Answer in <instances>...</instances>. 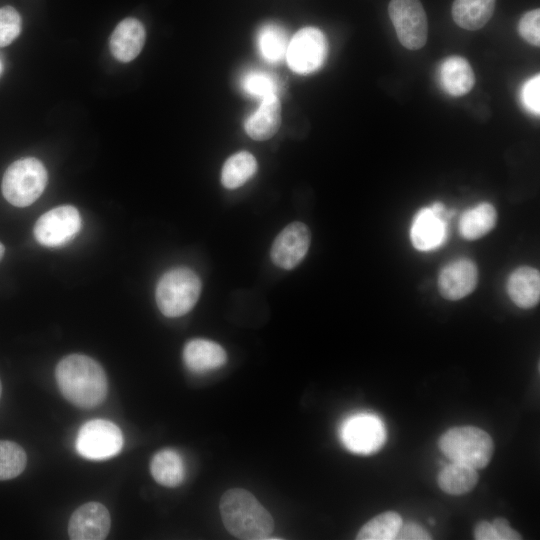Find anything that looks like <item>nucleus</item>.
I'll use <instances>...</instances> for the list:
<instances>
[{
  "label": "nucleus",
  "instance_id": "f257e3e1",
  "mask_svg": "<svg viewBox=\"0 0 540 540\" xmlns=\"http://www.w3.org/2000/svg\"><path fill=\"white\" fill-rule=\"evenodd\" d=\"M55 377L62 395L78 407H96L107 396L106 373L102 366L89 356H65L56 366Z\"/></svg>",
  "mask_w": 540,
  "mask_h": 540
},
{
  "label": "nucleus",
  "instance_id": "f03ea898",
  "mask_svg": "<svg viewBox=\"0 0 540 540\" xmlns=\"http://www.w3.org/2000/svg\"><path fill=\"white\" fill-rule=\"evenodd\" d=\"M219 508L223 524L233 536L243 540L269 539L274 528L273 518L249 491L227 490Z\"/></svg>",
  "mask_w": 540,
  "mask_h": 540
},
{
  "label": "nucleus",
  "instance_id": "7ed1b4c3",
  "mask_svg": "<svg viewBox=\"0 0 540 540\" xmlns=\"http://www.w3.org/2000/svg\"><path fill=\"white\" fill-rule=\"evenodd\" d=\"M441 452L454 463L476 470L488 465L494 451L491 436L478 427L458 426L447 430L439 438Z\"/></svg>",
  "mask_w": 540,
  "mask_h": 540
},
{
  "label": "nucleus",
  "instance_id": "20e7f679",
  "mask_svg": "<svg viewBox=\"0 0 540 540\" xmlns=\"http://www.w3.org/2000/svg\"><path fill=\"white\" fill-rule=\"evenodd\" d=\"M198 275L188 267H175L165 272L156 286V303L167 317H179L188 313L201 293Z\"/></svg>",
  "mask_w": 540,
  "mask_h": 540
},
{
  "label": "nucleus",
  "instance_id": "39448f33",
  "mask_svg": "<svg viewBox=\"0 0 540 540\" xmlns=\"http://www.w3.org/2000/svg\"><path fill=\"white\" fill-rule=\"evenodd\" d=\"M48 180L43 163L34 157L13 162L2 178V194L13 206L26 207L43 193Z\"/></svg>",
  "mask_w": 540,
  "mask_h": 540
},
{
  "label": "nucleus",
  "instance_id": "423d86ee",
  "mask_svg": "<svg viewBox=\"0 0 540 540\" xmlns=\"http://www.w3.org/2000/svg\"><path fill=\"white\" fill-rule=\"evenodd\" d=\"M453 215L454 211L447 210L440 201L418 210L410 226L412 246L421 252L433 251L443 246L448 239L449 220Z\"/></svg>",
  "mask_w": 540,
  "mask_h": 540
},
{
  "label": "nucleus",
  "instance_id": "0eeeda50",
  "mask_svg": "<svg viewBox=\"0 0 540 540\" xmlns=\"http://www.w3.org/2000/svg\"><path fill=\"white\" fill-rule=\"evenodd\" d=\"M339 435L346 449L359 455L376 453L386 441L383 421L371 413H357L347 417L340 426Z\"/></svg>",
  "mask_w": 540,
  "mask_h": 540
},
{
  "label": "nucleus",
  "instance_id": "6e6552de",
  "mask_svg": "<svg viewBox=\"0 0 540 540\" xmlns=\"http://www.w3.org/2000/svg\"><path fill=\"white\" fill-rule=\"evenodd\" d=\"M328 42L323 32L315 27H304L289 40L285 59L297 74L319 70L326 61Z\"/></svg>",
  "mask_w": 540,
  "mask_h": 540
},
{
  "label": "nucleus",
  "instance_id": "1a4fd4ad",
  "mask_svg": "<svg viewBox=\"0 0 540 540\" xmlns=\"http://www.w3.org/2000/svg\"><path fill=\"white\" fill-rule=\"evenodd\" d=\"M77 452L88 459L103 460L116 455L123 446V435L117 425L105 419H94L81 426L75 442Z\"/></svg>",
  "mask_w": 540,
  "mask_h": 540
},
{
  "label": "nucleus",
  "instance_id": "9d476101",
  "mask_svg": "<svg viewBox=\"0 0 540 540\" xmlns=\"http://www.w3.org/2000/svg\"><path fill=\"white\" fill-rule=\"evenodd\" d=\"M388 13L398 40L405 48L418 50L425 45L428 23L419 0H391Z\"/></svg>",
  "mask_w": 540,
  "mask_h": 540
},
{
  "label": "nucleus",
  "instance_id": "9b49d317",
  "mask_svg": "<svg viewBox=\"0 0 540 540\" xmlns=\"http://www.w3.org/2000/svg\"><path fill=\"white\" fill-rule=\"evenodd\" d=\"M79 211L71 205H62L42 214L34 225L36 241L46 247H61L69 243L81 229Z\"/></svg>",
  "mask_w": 540,
  "mask_h": 540
},
{
  "label": "nucleus",
  "instance_id": "f8f14e48",
  "mask_svg": "<svg viewBox=\"0 0 540 540\" xmlns=\"http://www.w3.org/2000/svg\"><path fill=\"white\" fill-rule=\"evenodd\" d=\"M479 271L468 257L448 262L438 276V290L446 300L457 301L471 294L477 287Z\"/></svg>",
  "mask_w": 540,
  "mask_h": 540
},
{
  "label": "nucleus",
  "instance_id": "ddd939ff",
  "mask_svg": "<svg viewBox=\"0 0 540 540\" xmlns=\"http://www.w3.org/2000/svg\"><path fill=\"white\" fill-rule=\"evenodd\" d=\"M310 241V231L304 223H290L272 244L270 254L273 263L286 270L296 267L307 254Z\"/></svg>",
  "mask_w": 540,
  "mask_h": 540
},
{
  "label": "nucleus",
  "instance_id": "4468645a",
  "mask_svg": "<svg viewBox=\"0 0 540 540\" xmlns=\"http://www.w3.org/2000/svg\"><path fill=\"white\" fill-rule=\"evenodd\" d=\"M110 526L107 508L98 502H88L71 515L68 534L72 540H102L108 535Z\"/></svg>",
  "mask_w": 540,
  "mask_h": 540
},
{
  "label": "nucleus",
  "instance_id": "2eb2a0df",
  "mask_svg": "<svg viewBox=\"0 0 540 540\" xmlns=\"http://www.w3.org/2000/svg\"><path fill=\"white\" fill-rule=\"evenodd\" d=\"M145 38L143 24L136 18H125L119 22L110 36V51L118 61L130 62L141 52Z\"/></svg>",
  "mask_w": 540,
  "mask_h": 540
},
{
  "label": "nucleus",
  "instance_id": "dca6fc26",
  "mask_svg": "<svg viewBox=\"0 0 540 540\" xmlns=\"http://www.w3.org/2000/svg\"><path fill=\"white\" fill-rule=\"evenodd\" d=\"M506 290L511 301L522 309L535 307L540 300V273L538 269L523 265L509 275Z\"/></svg>",
  "mask_w": 540,
  "mask_h": 540
},
{
  "label": "nucleus",
  "instance_id": "f3484780",
  "mask_svg": "<svg viewBox=\"0 0 540 540\" xmlns=\"http://www.w3.org/2000/svg\"><path fill=\"white\" fill-rule=\"evenodd\" d=\"M281 123V104L278 95L261 99L259 107L246 119L244 128L249 137L262 141L271 138Z\"/></svg>",
  "mask_w": 540,
  "mask_h": 540
},
{
  "label": "nucleus",
  "instance_id": "a211bd4d",
  "mask_svg": "<svg viewBox=\"0 0 540 540\" xmlns=\"http://www.w3.org/2000/svg\"><path fill=\"white\" fill-rule=\"evenodd\" d=\"M442 89L451 96H463L474 86V72L469 62L461 56L445 58L438 69Z\"/></svg>",
  "mask_w": 540,
  "mask_h": 540
},
{
  "label": "nucleus",
  "instance_id": "6ab92c4d",
  "mask_svg": "<svg viewBox=\"0 0 540 540\" xmlns=\"http://www.w3.org/2000/svg\"><path fill=\"white\" fill-rule=\"evenodd\" d=\"M187 368L196 373L217 369L225 364L227 355L222 346L206 339H193L183 349Z\"/></svg>",
  "mask_w": 540,
  "mask_h": 540
},
{
  "label": "nucleus",
  "instance_id": "aec40b11",
  "mask_svg": "<svg viewBox=\"0 0 540 540\" xmlns=\"http://www.w3.org/2000/svg\"><path fill=\"white\" fill-rule=\"evenodd\" d=\"M497 223V211L489 202H481L465 210L458 223L460 236L465 240H477L487 235Z\"/></svg>",
  "mask_w": 540,
  "mask_h": 540
},
{
  "label": "nucleus",
  "instance_id": "412c9836",
  "mask_svg": "<svg viewBox=\"0 0 540 540\" xmlns=\"http://www.w3.org/2000/svg\"><path fill=\"white\" fill-rule=\"evenodd\" d=\"M495 5L496 0H454L452 17L459 27L478 30L490 20Z\"/></svg>",
  "mask_w": 540,
  "mask_h": 540
},
{
  "label": "nucleus",
  "instance_id": "4be33fe9",
  "mask_svg": "<svg viewBox=\"0 0 540 540\" xmlns=\"http://www.w3.org/2000/svg\"><path fill=\"white\" fill-rule=\"evenodd\" d=\"M479 479L476 469L451 462L444 466L437 476L439 488L454 496L464 495L474 489Z\"/></svg>",
  "mask_w": 540,
  "mask_h": 540
},
{
  "label": "nucleus",
  "instance_id": "5701e85b",
  "mask_svg": "<svg viewBox=\"0 0 540 540\" xmlns=\"http://www.w3.org/2000/svg\"><path fill=\"white\" fill-rule=\"evenodd\" d=\"M150 471L156 482L166 487L180 485L185 477L183 459L173 449H163L157 452L151 460Z\"/></svg>",
  "mask_w": 540,
  "mask_h": 540
},
{
  "label": "nucleus",
  "instance_id": "b1692460",
  "mask_svg": "<svg viewBox=\"0 0 540 540\" xmlns=\"http://www.w3.org/2000/svg\"><path fill=\"white\" fill-rule=\"evenodd\" d=\"M256 43L264 60L278 63L285 59L289 39L283 27L275 23H267L258 30Z\"/></svg>",
  "mask_w": 540,
  "mask_h": 540
},
{
  "label": "nucleus",
  "instance_id": "393cba45",
  "mask_svg": "<svg viewBox=\"0 0 540 540\" xmlns=\"http://www.w3.org/2000/svg\"><path fill=\"white\" fill-rule=\"evenodd\" d=\"M257 170L255 157L247 151H240L230 156L221 171V183L227 189L244 185Z\"/></svg>",
  "mask_w": 540,
  "mask_h": 540
},
{
  "label": "nucleus",
  "instance_id": "a878e982",
  "mask_svg": "<svg viewBox=\"0 0 540 540\" xmlns=\"http://www.w3.org/2000/svg\"><path fill=\"white\" fill-rule=\"evenodd\" d=\"M402 523V517L396 511L383 512L365 523L357 533L356 539L394 540Z\"/></svg>",
  "mask_w": 540,
  "mask_h": 540
},
{
  "label": "nucleus",
  "instance_id": "bb28decb",
  "mask_svg": "<svg viewBox=\"0 0 540 540\" xmlns=\"http://www.w3.org/2000/svg\"><path fill=\"white\" fill-rule=\"evenodd\" d=\"M27 464L24 449L13 441L0 440V480L20 475Z\"/></svg>",
  "mask_w": 540,
  "mask_h": 540
},
{
  "label": "nucleus",
  "instance_id": "cd10ccee",
  "mask_svg": "<svg viewBox=\"0 0 540 540\" xmlns=\"http://www.w3.org/2000/svg\"><path fill=\"white\" fill-rule=\"evenodd\" d=\"M243 91L260 100L269 95H278V81L270 73L261 70H249L240 81Z\"/></svg>",
  "mask_w": 540,
  "mask_h": 540
},
{
  "label": "nucleus",
  "instance_id": "c85d7f7f",
  "mask_svg": "<svg viewBox=\"0 0 540 540\" xmlns=\"http://www.w3.org/2000/svg\"><path fill=\"white\" fill-rule=\"evenodd\" d=\"M22 19L12 6L0 8V47L11 44L20 34Z\"/></svg>",
  "mask_w": 540,
  "mask_h": 540
},
{
  "label": "nucleus",
  "instance_id": "c756f323",
  "mask_svg": "<svg viewBox=\"0 0 540 540\" xmlns=\"http://www.w3.org/2000/svg\"><path fill=\"white\" fill-rule=\"evenodd\" d=\"M518 31L521 37L534 46L540 44V10L526 12L519 21Z\"/></svg>",
  "mask_w": 540,
  "mask_h": 540
},
{
  "label": "nucleus",
  "instance_id": "7c9ffc66",
  "mask_svg": "<svg viewBox=\"0 0 540 540\" xmlns=\"http://www.w3.org/2000/svg\"><path fill=\"white\" fill-rule=\"evenodd\" d=\"M523 106L531 113L539 115L540 113V76L534 75L527 80L520 93Z\"/></svg>",
  "mask_w": 540,
  "mask_h": 540
},
{
  "label": "nucleus",
  "instance_id": "2f4dec72",
  "mask_svg": "<svg viewBox=\"0 0 540 540\" xmlns=\"http://www.w3.org/2000/svg\"><path fill=\"white\" fill-rule=\"evenodd\" d=\"M431 535L415 522L402 523L396 539L399 540H430Z\"/></svg>",
  "mask_w": 540,
  "mask_h": 540
},
{
  "label": "nucleus",
  "instance_id": "473e14b6",
  "mask_svg": "<svg viewBox=\"0 0 540 540\" xmlns=\"http://www.w3.org/2000/svg\"><path fill=\"white\" fill-rule=\"evenodd\" d=\"M498 536V540H520L522 536L511 528L507 519L497 517L492 522Z\"/></svg>",
  "mask_w": 540,
  "mask_h": 540
},
{
  "label": "nucleus",
  "instance_id": "72a5a7b5",
  "mask_svg": "<svg viewBox=\"0 0 540 540\" xmlns=\"http://www.w3.org/2000/svg\"><path fill=\"white\" fill-rule=\"evenodd\" d=\"M473 534L476 540H498V536L492 522H488L486 520L479 521L475 525Z\"/></svg>",
  "mask_w": 540,
  "mask_h": 540
},
{
  "label": "nucleus",
  "instance_id": "f704fd0d",
  "mask_svg": "<svg viewBox=\"0 0 540 540\" xmlns=\"http://www.w3.org/2000/svg\"><path fill=\"white\" fill-rule=\"evenodd\" d=\"M4 253H5V247H4V245L0 242V260L3 258Z\"/></svg>",
  "mask_w": 540,
  "mask_h": 540
},
{
  "label": "nucleus",
  "instance_id": "c9c22d12",
  "mask_svg": "<svg viewBox=\"0 0 540 540\" xmlns=\"http://www.w3.org/2000/svg\"><path fill=\"white\" fill-rule=\"evenodd\" d=\"M1 393H2V384H1V380H0V397H1Z\"/></svg>",
  "mask_w": 540,
  "mask_h": 540
},
{
  "label": "nucleus",
  "instance_id": "e433bc0d",
  "mask_svg": "<svg viewBox=\"0 0 540 540\" xmlns=\"http://www.w3.org/2000/svg\"><path fill=\"white\" fill-rule=\"evenodd\" d=\"M2 71V63H1V60H0V73Z\"/></svg>",
  "mask_w": 540,
  "mask_h": 540
}]
</instances>
